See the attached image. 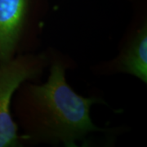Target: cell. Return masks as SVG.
<instances>
[{
	"mask_svg": "<svg viewBox=\"0 0 147 147\" xmlns=\"http://www.w3.org/2000/svg\"><path fill=\"white\" fill-rule=\"evenodd\" d=\"M72 61L51 53L49 75L44 83L26 81L13 96L11 111L23 146L51 145L78 147L92 144L97 135L119 132V128H103L93 123L91 109L105 101L96 96H84L69 84L66 71Z\"/></svg>",
	"mask_w": 147,
	"mask_h": 147,
	"instance_id": "obj_1",
	"label": "cell"
},
{
	"mask_svg": "<svg viewBox=\"0 0 147 147\" xmlns=\"http://www.w3.org/2000/svg\"><path fill=\"white\" fill-rule=\"evenodd\" d=\"M49 7V0H0V61L33 53Z\"/></svg>",
	"mask_w": 147,
	"mask_h": 147,
	"instance_id": "obj_2",
	"label": "cell"
},
{
	"mask_svg": "<svg viewBox=\"0 0 147 147\" xmlns=\"http://www.w3.org/2000/svg\"><path fill=\"white\" fill-rule=\"evenodd\" d=\"M50 61L51 53L46 52L23 53L0 61V147L23 146L11 111L13 96L24 82H38Z\"/></svg>",
	"mask_w": 147,
	"mask_h": 147,
	"instance_id": "obj_3",
	"label": "cell"
},
{
	"mask_svg": "<svg viewBox=\"0 0 147 147\" xmlns=\"http://www.w3.org/2000/svg\"><path fill=\"white\" fill-rule=\"evenodd\" d=\"M96 71L102 74H127L147 83V19L145 15L132 26L125 37L119 53L113 60L99 66Z\"/></svg>",
	"mask_w": 147,
	"mask_h": 147,
	"instance_id": "obj_4",
	"label": "cell"
},
{
	"mask_svg": "<svg viewBox=\"0 0 147 147\" xmlns=\"http://www.w3.org/2000/svg\"><path fill=\"white\" fill-rule=\"evenodd\" d=\"M130 1H133V0H130Z\"/></svg>",
	"mask_w": 147,
	"mask_h": 147,
	"instance_id": "obj_5",
	"label": "cell"
}]
</instances>
